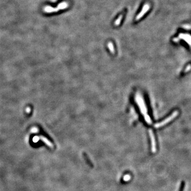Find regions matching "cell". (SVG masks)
Listing matches in <instances>:
<instances>
[{
  "mask_svg": "<svg viewBox=\"0 0 191 191\" xmlns=\"http://www.w3.org/2000/svg\"><path fill=\"white\" fill-rule=\"evenodd\" d=\"M68 6V4L66 2H62L59 4V5L57 7H53L51 6H46L44 7V11L46 13H52L54 12H57L61 10L65 9Z\"/></svg>",
  "mask_w": 191,
  "mask_h": 191,
  "instance_id": "obj_1",
  "label": "cell"
},
{
  "mask_svg": "<svg viewBox=\"0 0 191 191\" xmlns=\"http://www.w3.org/2000/svg\"><path fill=\"white\" fill-rule=\"evenodd\" d=\"M178 114H179V112L177 111L174 112L172 114V115H170L167 118H166L165 120L162 121L156 124L155 125H154V127H155L156 128H159L160 127H163V126H164L166 124H167L169 122H171L172 120H173L175 119V118L177 117Z\"/></svg>",
  "mask_w": 191,
  "mask_h": 191,
  "instance_id": "obj_2",
  "label": "cell"
},
{
  "mask_svg": "<svg viewBox=\"0 0 191 191\" xmlns=\"http://www.w3.org/2000/svg\"><path fill=\"white\" fill-rule=\"evenodd\" d=\"M149 9H150V5L148 4H145L143 6V8H142L141 11L136 17V18H135L136 20H139V19H140L149 10Z\"/></svg>",
  "mask_w": 191,
  "mask_h": 191,
  "instance_id": "obj_3",
  "label": "cell"
},
{
  "mask_svg": "<svg viewBox=\"0 0 191 191\" xmlns=\"http://www.w3.org/2000/svg\"><path fill=\"white\" fill-rule=\"evenodd\" d=\"M149 133L150 135V138H151V149L152 151H156L157 150V144L156 141L154 137L153 133L152 131V130L150 129L149 131Z\"/></svg>",
  "mask_w": 191,
  "mask_h": 191,
  "instance_id": "obj_4",
  "label": "cell"
},
{
  "mask_svg": "<svg viewBox=\"0 0 191 191\" xmlns=\"http://www.w3.org/2000/svg\"><path fill=\"white\" fill-rule=\"evenodd\" d=\"M83 158H84L85 161H86V163L88 164V165L89 166H90L91 168L94 167V165L93 164L92 161H91V160L90 159H89V158L88 157V156H87V154L86 153L84 152L83 153Z\"/></svg>",
  "mask_w": 191,
  "mask_h": 191,
  "instance_id": "obj_5",
  "label": "cell"
},
{
  "mask_svg": "<svg viewBox=\"0 0 191 191\" xmlns=\"http://www.w3.org/2000/svg\"><path fill=\"white\" fill-rule=\"evenodd\" d=\"M180 37L182 39H183L186 42H188L189 45H190L191 42V37L189 35H185L183 34H181L180 35Z\"/></svg>",
  "mask_w": 191,
  "mask_h": 191,
  "instance_id": "obj_6",
  "label": "cell"
},
{
  "mask_svg": "<svg viewBox=\"0 0 191 191\" xmlns=\"http://www.w3.org/2000/svg\"><path fill=\"white\" fill-rule=\"evenodd\" d=\"M39 138L40 139H41L43 141H44L45 143L46 144H47L48 146H50V147H53V143H52V142H51L49 140H48L47 138H46L45 137H44L43 136H40L39 137Z\"/></svg>",
  "mask_w": 191,
  "mask_h": 191,
  "instance_id": "obj_7",
  "label": "cell"
},
{
  "mask_svg": "<svg viewBox=\"0 0 191 191\" xmlns=\"http://www.w3.org/2000/svg\"><path fill=\"white\" fill-rule=\"evenodd\" d=\"M108 48H109V51H110L112 53H113V54L114 53H115L114 48V46H113L112 43L109 42L108 44Z\"/></svg>",
  "mask_w": 191,
  "mask_h": 191,
  "instance_id": "obj_8",
  "label": "cell"
},
{
  "mask_svg": "<svg viewBox=\"0 0 191 191\" xmlns=\"http://www.w3.org/2000/svg\"><path fill=\"white\" fill-rule=\"evenodd\" d=\"M122 17H123L122 15H121L119 16V17L118 18V19L116 20L115 22V25L116 26H119L120 25V23H121V20H122Z\"/></svg>",
  "mask_w": 191,
  "mask_h": 191,
  "instance_id": "obj_9",
  "label": "cell"
},
{
  "mask_svg": "<svg viewBox=\"0 0 191 191\" xmlns=\"http://www.w3.org/2000/svg\"><path fill=\"white\" fill-rule=\"evenodd\" d=\"M185 186V181H183L181 182V184L180 187V189H179V191H184Z\"/></svg>",
  "mask_w": 191,
  "mask_h": 191,
  "instance_id": "obj_10",
  "label": "cell"
},
{
  "mask_svg": "<svg viewBox=\"0 0 191 191\" xmlns=\"http://www.w3.org/2000/svg\"><path fill=\"white\" fill-rule=\"evenodd\" d=\"M190 69H191V67H190V64H189V65H188V67H186V69H185V73H186V72H188L189 71H190Z\"/></svg>",
  "mask_w": 191,
  "mask_h": 191,
  "instance_id": "obj_11",
  "label": "cell"
},
{
  "mask_svg": "<svg viewBox=\"0 0 191 191\" xmlns=\"http://www.w3.org/2000/svg\"><path fill=\"white\" fill-rule=\"evenodd\" d=\"M27 113H29L30 112V108H29V107H28V108H27Z\"/></svg>",
  "mask_w": 191,
  "mask_h": 191,
  "instance_id": "obj_12",
  "label": "cell"
}]
</instances>
